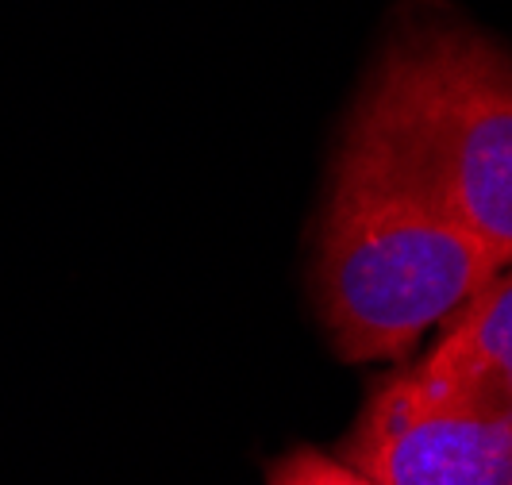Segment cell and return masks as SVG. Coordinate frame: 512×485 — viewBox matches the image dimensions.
Wrapping results in <instances>:
<instances>
[{
  "label": "cell",
  "mask_w": 512,
  "mask_h": 485,
  "mask_svg": "<svg viewBox=\"0 0 512 485\" xmlns=\"http://www.w3.org/2000/svg\"><path fill=\"white\" fill-rule=\"evenodd\" d=\"M509 262L347 131L312 266L316 308L339 358L409 355Z\"/></svg>",
  "instance_id": "obj_1"
},
{
  "label": "cell",
  "mask_w": 512,
  "mask_h": 485,
  "mask_svg": "<svg viewBox=\"0 0 512 485\" xmlns=\"http://www.w3.org/2000/svg\"><path fill=\"white\" fill-rule=\"evenodd\" d=\"M351 131L451 220L512 258V58L459 27L385 54Z\"/></svg>",
  "instance_id": "obj_2"
},
{
  "label": "cell",
  "mask_w": 512,
  "mask_h": 485,
  "mask_svg": "<svg viewBox=\"0 0 512 485\" xmlns=\"http://www.w3.org/2000/svg\"><path fill=\"white\" fill-rule=\"evenodd\" d=\"M339 459L378 485H512V416L443 405L405 370L374 385Z\"/></svg>",
  "instance_id": "obj_3"
},
{
  "label": "cell",
  "mask_w": 512,
  "mask_h": 485,
  "mask_svg": "<svg viewBox=\"0 0 512 485\" xmlns=\"http://www.w3.org/2000/svg\"><path fill=\"white\" fill-rule=\"evenodd\" d=\"M420 393L482 416H512V262L443 320L409 370Z\"/></svg>",
  "instance_id": "obj_4"
},
{
  "label": "cell",
  "mask_w": 512,
  "mask_h": 485,
  "mask_svg": "<svg viewBox=\"0 0 512 485\" xmlns=\"http://www.w3.org/2000/svg\"><path fill=\"white\" fill-rule=\"evenodd\" d=\"M266 485H378L355 470L351 462L320 455L312 447H297L285 459H278L266 474Z\"/></svg>",
  "instance_id": "obj_5"
}]
</instances>
